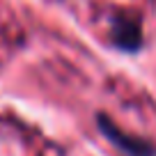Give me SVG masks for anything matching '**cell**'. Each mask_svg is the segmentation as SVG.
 <instances>
[{"instance_id": "7a4b0ae2", "label": "cell", "mask_w": 156, "mask_h": 156, "mask_svg": "<svg viewBox=\"0 0 156 156\" xmlns=\"http://www.w3.org/2000/svg\"><path fill=\"white\" fill-rule=\"evenodd\" d=\"M112 37L115 44L119 48L126 51H136L142 41V30H140V21L136 16H117L115 25H112Z\"/></svg>"}, {"instance_id": "6da1fadb", "label": "cell", "mask_w": 156, "mask_h": 156, "mask_svg": "<svg viewBox=\"0 0 156 156\" xmlns=\"http://www.w3.org/2000/svg\"><path fill=\"white\" fill-rule=\"evenodd\" d=\"M99 129L106 133V138L112 142V145H117L119 149H124L129 156H154V147H151L149 142H145V140H140V138H133V136H129V133L119 131V126L112 124L106 115L99 117Z\"/></svg>"}]
</instances>
